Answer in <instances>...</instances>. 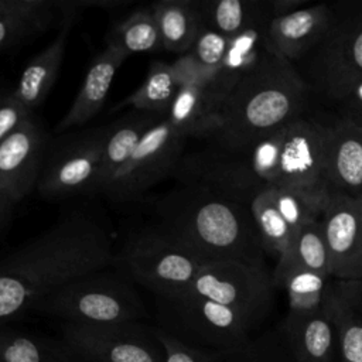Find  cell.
Segmentation results:
<instances>
[{"instance_id":"obj_1","label":"cell","mask_w":362,"mask_h":362,"mask_svg":"<svg viewBox=\"0 0 362 362\" xmlns=\"http://www.w3.org/2000/svg\"><path fill=\"white\" fill-rule=\"evenodd\" d=\"M115 263L112 238L96 219L83 212L61 218L0 260V325L71 280Z\"/></svg>"},{"instance_id":"obj_2","label":"cell","mask_w":362,"mask_h":362,"mask_svg":"<svg viewBox=\"0 0 362 362\" xmlns=\"http://www.w3.org/2000/svg\"><path fill=\"white\" fill-rule=\"evenodd\" d=\"M154 226L201 263H264V249L250 206L205 187L181 184L156 202Z\"/></svg>"},{"instance_id":"obj_3","label":"cell","mask_w":362,"mask_h":362,"mask_svg":"<svg viewBox=\"0 0 362 362\" xmlns=\"http://www.w3.org/2000/svg\"><path fill=\"white\" fill-rule=\"evenodd\" d=\"M310 102L308 89L294 65L273 54L225 98L219 129L208 141L250 144L307 113Z\"/></svg>"},{"instance_id":"obj_4","label":"cell","mask_w":362,"mask_h":362,"mask_svg":"<svg viewBox=\"0 0 362 362\" xmlns=\"http://www.w3.org/2000/svg\"><path fill=\"white\" fill-rule=\"evenodd\" d=\"M310 98L334 106L362 79V0L329 3L328 24L317 44L294 64Z\"/></svg>"},{"instance_id":"obj_5","label":"cell","mask_w":362,"mask_h":362,"mask_svg":"<svg viewBox=\"0 0 362 362\" xmlns=\"http://www.w3.org/2000/svg\"><path fill=\"white\" fill-rule=\"evenodd\" d=\"M35 310L64 322L83 325L140 322L146 317L134 281L112 266L71 280L45 297Z\"/></svg>"},{"instance_id":"obj_6","label":"cell","mask_w":362,"mask_h":362,"mask_svg":"<svg viewBox=\"0 0 362 362\" xmlns=\"http://www.w3.org/2000/svg\"><path fill=\"white\" fill-rule=\"evenodd\" d=\"M157 304L165 331L180 332L188 344L214 349L232 351L253 341L252 332L259 325L242 313L212 300L180 291L170 296H157Z\"/></svg>"},{"instance_id":"obj_7","label":"cell","mask_w":362,"mask_h":362,"mask_svg":"<svg viewBox=\"0 0 362 362\" xmlns=\"http://www.w3.org/2000/svg\"><path fill=\"white\" fill-rule=\"evenodd\" d=\"M109 123L65 132L49 140L38 192L45 198H68L96 192Z\"/></svg>"},{"instance_id":"obj_8","label":"cell","mask_w":362,"mask_h":362,"mask_svg":"<svg viewBox=\"0 0 362 362\" xmlns=\"http://www.w3.org/2000/svg\"><path fill=\"white\" fill-rule=\"evenodd\" d=\"M116 263L134 283L148 288L156 297L182 291L202 267L189 250L154 225L132 236Z\"/></svg>"},{"instance_id":"obj_9","label":"cell","mask_w":362,"mask_h":362,"mask_svg":"<svg viewBox=\"0 0 362 362\" xmlns=\"http://www.w3.org/2000/svg\"><path fill=\"white\" fill-rule=\"evenodd\" d=\"M274 288L264 263L218 262L204 264L182 291L233 308L260 324L272 310Z\"/></svg>"},{"instance_id":"obj_10","label":"cell","mask_w":362,"mask_h":362,"mask_svg":"<svg viewBox=\"0 0 362 362\" xmlns=\"http://www.w3.org/2000/svg\"><path fill=\"white\" fill-rule=\"evenodd\" d=\"M187 139L165 116L141 139L124 165L100 192L116 202L140 198L167 175L174 174Z\"/></svg>"},{"instance_id":"obj_11","label":"cell","mask_w":362,"mask_h":362,"mask_svg":"<svg viewBox=\"0 0 362 362\" xmlns=\"http://www.w3.org/2000/svg\"><path fill=\"white\" fill-rule=\"evenodd\" d=\"M65 346L81 362H164L153 328L140 322L83 325L62 322Z\"/></svg>"},{"instance_id":"obj_12","label":"cell","mask_w":362,"mask_h":362,"mask_svg":"<svg viewBox=\"0 0 362 362\" xmlns=\"http://www.w3.org/2000/svg\"><path fill=\"white\" fill-rule=\"evenodd\" d=\"M325 123L308 112L281 130L277 182L274 185L331 194L324 178Z\"/></svg>"},{"instance_id":"obj_13","label":"cell","mask_w":362,"mask_h":362,"mask_svg":"<svg viewBox=\"0 0 362 362\" xmlns=\"http://www.w3.org/2000/svg\"><path fill=\"white\" fill-rule=\"evenodd\" d=\"M49 140L31 115L0 143V189L16 204L37 187Z\"/></svg>"},{"instance_id":"obj_14","label":"cell","mask_w":362,"mask_h":362,"mask_svg":"<svg viewBox=\"0 0 362 362\" xmlns=\"http://www.w3.org/2000/svg\"><path fill=\"white\" fill-rule=\"evenodd\" d=\"M331 277L362 281V201L331 192L322 212Z\"/></svg>"},{"instance_id":"obj_15","label":"cell","mask_w":362,"mask_h":362,"mask_svg":"<svg viewBox=\"0 0 362 362\" xmlns=\"http://www.w3.org/2000/svg\"><path fill=\"white\" fill-rule=\"evenodd\" d=\"M153 334L163 348L164 362H294L280 325L232 351L198 348L164 328L154 327Z\"/></svg>"},{"instance_id":"obj_16","label":"cell","mask_w":362,"mask_h":362,"mask_svg":"<svg viewBox=\"0 0 362 362\" xmlns=\"http://www.w3.org/2000/svg\"><path fill=\"white\" fill-rule=\"evenodd\" d=\"M324 178L329 192L362 201V129L335 119L325 123Z\"/></svg>"},{"instance_id":"obj_17","label":"cell","mask_w":362,"mask_h":362,"mask_svg":"<svg viewBox=\"0 0 362 362\" xmlns=\"http://www.w3.org/2000/svg\"><path fill=\"white\" fill-rule=\"evenodd\" d=\"M269 17L259 20L240 34L229 38L221 68L208 85L221 105L243 78L256 71L273 54H277L269 38Z\"/></svg>"},{"instance_id":"obj_18","label":"cell","mask_w":362,"mask_h":362,"mask_svg":"<svg viewBox=\"0 0 362 362\" xmlns=\"http://www.w3.org/2000/svg\"><path fill=\"white\" fill-rule=\"evenodd\" d=\"M322 310L331 320L341 362H362V281L329 277Z\"/></svg>"},{"instance_id":"obj_19","label":"cell","mask_w":362,"mask_h":362,"mask_svg":"<svg viewBox=\"0 0 362 362\" xmlns=\"http://www.w3.org/2000/svg\"><path fill=\"white\" fill-rule=\"evenodd\" d=\"M124 59L126 57L122 52L109 45L93 58L76 98L55 126L54 134L82 127L99 113L106 102L113 78Z\"/></svg>"},{"instance_id":"obj_20","label":"cell","mask_w":362,"mask_h":362,"mask_svg":"<svg viewBox=\"0 0 362 362\" xmlns=\"http://www.w3.org/2000/svg\"><path fill=\"white\" fill-rule=\"evenodd\" d=\"M329 20V3L303 7L297 11L273 17L267 31L274 51L293 65L300 61L321 38Z\"/></svg>"},{"instance_id":"obj_21","label":"cell","mask_w":362,"mask_h":362,"mask_svg":"<svg viewBox=\"0 0 362 362\" xmlns=\"http://www.w3.org/2000/svg\"><path fill=\"white\" fill-rule=\"evenodd\" d=\"M280 328L294 362H335L337 335L322 307L310 314H287Z\"/></svg>"},{"instance_id":"obj_22","label":"cell","mask_w":362,"mask_h":362,"mask_svg":"<svg viewBox=\"0 0 362 362\" xmlns=\"http://www.w3.org/2000/svg\"><path fill=\"white\" fill-rule=\"evenodd\" d=\"M167 117L187 140H209L216 134L221 124V102L208 85L181 82Z\"/></svg>"},{"instance_id":"obj_23","label":"cell","mask_w":362,"mask_h":362,"mask_svg":"<svg viewBox=\"0 0 362 362\" xmlns=\"http://www.w3.org/2000/svg\"><path fill=\"white\" fill-rule=\"evenodd\" d=\"M165 116L167 115L132 109L129 113L109 123L98 178V194L105 189L116 173L124 165L144 134Z\"/></svg>"},{"instance_id":"obj_24","label":"cell","mask_w":362,"mask_h":362,"mask_svg":"<svg viewBox=\"0 0 362 362\" xmlns=\"http://www.w3.org/2000/svg\"><path fill=\"white\" fill-rule=\"evenodd\" d=\"M58 21L57 0H0V54Z\"/></svg>"},{"instance_id":"obj_25","label":"cell","mask_w":362,"mask_h":362,"mask_svg":"<svg viewBox=\"0 0 362 362\" xmlns=\"http://www.w3.org/2000/svg\"><path fill=\"white\" fill-rule=\"evenodd\" d=\"M71 28L72 25L69 24L59 25V33L57 37L48 47L30 59L21 72L16 88L13 89L16 96L30 112L45 100L55 83L65 55L66 40Z\"/></svg>"},{"instance_id":"obj_26","label":"cell","mask_w":362,"mask_h":362,"mask_svg":"<svg viewBox=\"0 0 362 362\" xmlns=\"http://www.w3.org/2000/svg\"><path fill=\"white\" fill-rule=\"evenodd\" d=\"M163 48L187 54L204 27L198 0H160L150 6Z\"/></svg>"},{"instance_id":"obj_27","label":"cell","mask_w":362,"mask_h":362,"mask_svg":"<svg viewBox=\"0 0 362 362\" xmlns=\"http://www.w3.org/2000/svg\"><path fill=\"white\" fill-rule=\"evenodd\" d=\"M272 277L274 287L287 293L288 314H310L322 307L329 277L297 264L286 255L277 259Z\"/></svg>"},{"instance_id":"obj_28","label":"cell","mask_w":362,"mask_h":362,"mask_svg":"<svg viewBox=\"0 0 362 362\" xmlns=\"http://www.w3.org/2000/svg\"><path fill=\"white\" fill-rule=\"evenodd\" d=\"M198 6L204 25L228 38L272 18L269 0H198Z\"/></svg>"},{"instance_id":"obj_29","label":"cell","mask_w":362,"mask_h":362,"mask_svg":"<svg viewBox=\"0 0 362 362\" xmlns=\"http://www.w3.org/2000/svg\"><path fill=\"white\" fill-rule=\"evenodd\" d=\"M106 45L113 47L126 58L163 48L157 21L148 7L139 8L117 21L106 35Z\"/></svg>"},{"instance_id":"obj_30","label":"cell","mask_w":362,"mask_h":362,"mask_svg":"<svg viewBox=\"0 0 362 362\" xmlns=\"http://www.w3.org/2000/svg\"><path fill=\"white\" fill-rule=\"evenodd\" d=\"M181 82L173 64L154 61L150 65L144 82L117 107L132 106V109L167 115Z\"/></svg>"},{"instance_id":"obj_31","label":"cell","mask_w":362,"mask_h":362,"mask_svg":"<svg viewBox=\"0 0 362 362\" xmlns=\"http://www.w3.org/2000/svg\"><path fill=\"white\" fill-rule=\"evenodd\" d=\"M0 362H75L64 345L0 327Z\"/></svg>"},{"instance_id":"obj_32","label":"cell","mask_w":362,"mask_h":362,"mask_svg":"<svg viewBox=\"0 0 362 362\" xmlns=\"http://www.w3.org/2000/svg\"><path fill=\"white\" fill-rule=\"evenodd\" d=\"M267 191L284 221L296 233L305 223L320 219L329 194L304 191L281 185L267 187Z\"/></svg>"},{"instance_id":"obj_33","label":"cell","mask_w":362,"mask_h":362,"mask_svg":"<svg viewBox=\"0 0 362 362\" xmlns=\"http://www.w3.org/2000/svg\"><path fill=\"white\" fill-rule=\"evenodd\" d=\"M250 211L264 249V253L277 259L286 253L294 232L277 211L267 188L256 195L250 204Z\"/></svg>"},{"instance_id":"obj_34","label":"cell","mask_w":362,"mask_h":362,"mask_svg":"<svg viewBox=\"0 0 362 362\" xmlns=\"http://www.w3.org/2000/svg\"><path fill=\"white\" fill-rule=\"evenodd\" d=\"M283 255L305 269L331 277V259L325 240L322 216L301 226L294 233L288 249Z\"/></svg>"},{"instance_id":"obj_35","label":"cell","mask_w":362,"mask_h":362,"mask_svg":"<svg viewBox=\"0 0 362 362\" xmlns=\"http://www.w3.org/2000/svg\"><path fill=\"white\" fill-rule=\"evenodd\" d=\"M228 45V37L204 25L187 55L194 61L195 65H198L199 69L214 78L221 68Z\"/></svg>"},{"instance_id":"obj_36","label":"cell","mask_w":362,"mask_h":362,"mask_svg":"<svg viewBox=\"0 0 362 362\" xmlns=\"http://www.w3.org/2000/svg\"><path fill=\"white\" fill-rule=\"evenodd\" d=\"M31 115L33 112L21 103L13 89H0V143Z\"/></svg>"},{"instance_id":"obj_37","label":"cell","mask_w":362,"mask_h":362,"mask_svg":"<svg viewBox=\"0 0 362 362\" xmlns=\"http://www.w3.org/2000/svg\"><path fill=\"white\" fill-rule=\"evenodd\" d=\"M334 107L337 112L335 119L362 129V79L354 83Z\"/></svg>"},{"instance_id":"obj_38","label":"cell","mask_w":362,"mask_h":362,"mask_svg":"<svg viewBox=\"0 0 362 362\" xmlns=\"http://www.w3.org/2000/svg\"><path fill=\"white\" fill-rule=\"evenodd\" d=\"M307 0H269V8L273 17L284 16L305 7Z\"/></svg>"},{"instance_id":"obj_39","label":"cell","mask_w":362,"mask_h":362,"mask_svg":"<svg viewBox=\"0 0 362 362\" xmlns=\"http://www.w3.org/2000/svg\"><path fill=\"white\" fill-rule=\"evenodd\" d=\"M14 204L16 202L3 189H0V223L4 221V218L7 216L8 211Z\"/></svg>"},{"instance_id":"obj_40","label":"cell","mask_w":362,"mask_h":362,"mask_svg":"<svg viewBox=\"0 0 362 362\" xmlns=\"http://www.w3.org/2000/svg\"><path fill=\"white\" fill-rule=\"evenodd\" d=\"M339 362H341V361H339Z\"/></svg>"}]
</instances>
